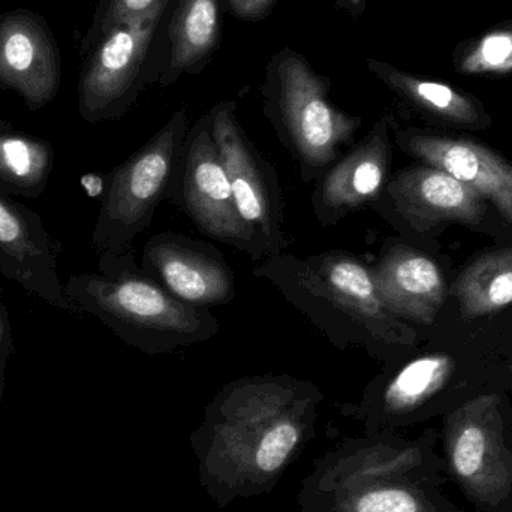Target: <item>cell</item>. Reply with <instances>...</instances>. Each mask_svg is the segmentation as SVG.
<instances>
[{
  "label": "cell",
  "mask_w": 512,
  "mask_h": 512,
  "mask_svg": "<svg viewBox=\"0 0 512 512\" xmlns=\"http://www.w3.org/2000/svg\"><path fill=\"white\" fill-rule=\"evenodd\" d=\"M69 286L84 310L152 357L209 342L221 330L210 309L171 295L138 267L131 252L105 255L101 274L77 277Z\"/></svg>",
  "instance_id": "277c9868"
},
{
  "label": "cell",
  "mask_w": 512,
  "mask_h": 512,
  "mask_svg": "<svg viewBox=\"0 0 512 512\" xmlns=\"http://www.w3.org/2000/svg\"><path fill=\"white\" fill-rule=\"evenodd\" d=\"M331 81L309 60L285 47L271 56L261 86L264 116L277 140L297 162L304 185L315 183L348 147L363 125L330 98Z\"/></svg>",
  "instance_id": "5b68a950"
},
{
  "label": "cell",
  "mask_w": 512,
  "mask_h": 512,
  "mask_svg": "<svg viewBox=\"0 0 512 512\" xmlns=\"http://www.w3.org/2000/svg\"><path fill=\"white\" fill-rule=\"evenodd\" d=\"M454 295L465 319L492 315L512 303V249L478 256L457 277Z\"/></svg>",
  "instance_id": "d6986e66"
},
{
  "label": "cell",
  "mask_w": 512,
  "mask_h": 512,
  "mask_svg": "<svg viewBox=\"0 0 512 512\" xmlns=\"http://www.w3.org/2000/svg\"><path fill=\"white\" fill-rule=\"evenodd\" d=\"M324 394L291 375L224 385L192 436L201 481L218 501L267 492L315 433Z\"/></svg>",
  "instance_id": "6da1fadb"
},
{
  "label": "cell",
  "mask_w": 512,
  "mask_h": 512,
  "mask_svg": "<svg viewBox=\"0 0 512 512\" xmlns=\"http://www.w3.org/2000/svg\"><path fill=\"white\" fill-rule=\"evenodd\" d=\"M0 83L20 93L32 110L59 90V48L45 21L27 9L0 17Z\"/></svg>",
  "instance_id": "5bb4252c"
},
{
  "label": "cell",
  "mask_w": 512,
  "mask_h": 512,
  "mask_svg": "<svg viewBox=\"0 0 512 512\" xmlns=\"http://www.w3.org/2000/svg\"><path fill=\"white\" fill-rule=\"evenodd\" d=\"M439 433L417 439L366 432L345 439L315 462L298 496L301 512H466L444 486Z\"/></svg>",
  "instance_id": "7a4b0ae2"
},
{
  "label": "cell",
  "mask_w": 512,
  "mask_h": 512,
  "mask_svg": "<svg viewBox=\"0 0 512 512\" xmlns=\"http://www.w3.org/2000/svg\"><path fill=\"white\" fill-rule=\"evenodd\" d=\"M442 459L448 480L478 512H512V412L484 393L444 417Z\"/></svg>",
  "instance_id": "8992f818"
},
{
  "label": "cell",
  "mask_w": 512,
  "mask_h": 512,
  "mask_svg": "<svg viewBox=\"0 0 512 512\" xmlns=\"http://www.w3.org/2000/svg\"><path fill=\"white\" fill-rule=\"evenodd\" d=\"M391 159V122L384 117L316 180L310 197L316 221L325 228L336 227L372 207L391 177Z\"/></svg>",
  "instance_id": "4fadbf2b"
},
{
  "label": "cell",
  "mask_w": 512,
  "mask_h": 512,
  "mask_svg": "<svg viewBox=\"0 0 512 512\" xmlns=\"http://www.w3.org/2000/svg\"><path fill=\"white\" fill-rule=\"evenodd\" d=\"M168 201L206 236L252 259H265L254 233L237 210L230 179L213 138L210 111L189 129Z\"/></svg>",
  "instance_id": "ba28073f"
},
{
  "label": "cell",
  "mask_w": 512,
  "mask_h": 512,
  "mask_svg": "<svg viewBox=\"0 0 512 512\" xmlns=\"http://www.w3.org/2000/svg\"><path fill=\"white\" fill-rule=\"evenodd\" d=\"M168 5L120 24L89 51L80 80V111L87 122L116 119L129 110L146 75V63Z\"/></svg>",
  "instance_id": "30bf717a"
},
{
  "label": "cell",
  "mask_w": 512,
  "mask_h": 512,
  "mask_svg": "<svg viewBox=\"0 0 512 512\" xmlns=\"http://www.w3.org/2000/svg\"><path fill=\"white\" fill-rule=\"evenodd\" d=\"M165 5H170V0H99L95 18L81 42V53H89L114 27L146 17Z\"/></svg>",
  "instance_id": "7402d4cb"
},
{
  "label": "cell",
  "mask_w": 512,
  "mask_h": 512,
  "mask_svg": "<svg viewBox=\"0 0 512 512\" xmlns=\"http://www.w3.org/2000/svg\"><path fill=\"white\" fill-rule=\"evenodd\" d=\"M51 153L47 144L23 135H0V177L20 188H35L47 177Z\"/></svg>",
  "instance_id": "44dd1931"
},
{
  "label": "cell",
  "mask_w": 512,
  "mask_h": 512,
  "mask_svg": "<svg viewBox=\"0 0 512 512\" xmlns=\"http://www.w3.org/2000/svg\"><path fill=\"white\" fill-rule=\"evenodd\" d=\"M228 11L243 21H259L270 14L277 0H225Z\"/></svg>",
  "instance_id": "603a6c76"
},
{
  "label": "cell",
  "mask_w": 512,
  "mask_h": 512,
  "mask_svg": "<svg viewBox=\"0 0 512 512\" xmlns=\"http://www.w3.org/2000/svg\"><path fill=\"white\" fill-rule=\"evenodd\" d=\"M189 129L188 108L183 105L111 173L93 234V243L102 255L129 252L132 242L150 227L159 204L168 200Z\"/></svg>",
  "instance_id": "52a82bcc"
},
{
  "label": "cell",
  "mask_w": 512,
  "mask_h": 512,
  "mask_svg": "<svg viewBox=\"0 0 512 512\" xmlns=\"http://www.w3.org/2000/svg\"><path fill=\"white\" fill-rule=\"evenodd\" d=\"M370 209L403 233L427 236L453 222L480 224L486 204L477 192L450 174L423 164L391 176Z\"/></svg>",
  "instance_id": "8fae6325"
},
{
  "label": "cell",
  "mask_w": 512,
  "mask_h": 512,
  "mask_svg": "<svg viewBox=\"0 0 512 512\" xmlns=\"http://www.w3.org/2000/svg\"><path fill=\"white\" fill-rule=\"evenodd\" d=\"M0 271L33 294L65 309H74L63 297L47 246L30 230L20 212L0 198Z\"/></svg>",
  "instance_id": "ac0fdd59"
},
{
  "label": "cell",
  "mask_w": 512,
  "mask_h": 512,
  "mask_svg": "<svg viewBox=\"0 0 512 512\" xmlns=\"http://www.w3.org/2000/svg\"><path fill=\"white\" fill-rule=\"evenodd\" d=\"M6 355H8V351H6L5 325L0 318V397H2L3 366H5Z\"/></svg>",
  "instance_id": "484cf974"
},
{
  "label": "cell",
  "mask_w": 512,
  "mask_h": 512,
  "mask_svg": "<svg viewBox=\"0 0 512 512\" xmlns=\"http://www.w3.org/2000/svg\"><path fill=\"white\" fill-rule=\"evenodd\" d=\"M254 276L274 286L339 351L361 349L391 363L418 345L417 330L388 310L370 265L352 252H283L262 259Z\"/></svg>",
  "instance_id": "3957f363"
},
{
  "label": "cell",
  "mask_w": 512,
  "mask_h": 512,
  "mask_svg": "<svg viewBox=\"0 0 512 512\" xmlns=\"http://www.w3.org/2000/svg\"><path fill=\"white\" fill-rule=\"evenodd\" d=\"M340 5L348 9V12H351L352 15L358 17L363 12L366 0H340Z\"/></svg>",
  "instance_id": "4316f807"
},
{
  "label": "cell",
  "mask_w": 512,
  "mask_h": 512,
  "mask_svg": "<svg viewBox=\"0 0 512 512\" xmlns=\"http://www.w3.org/2000/svg\"><path fill=\"white\" fill-rule=\"evenodd\" d=\"M110 182H105L104 177L98 176V174H89L83 179L84 188L92 198H105L108 188H110Z\"/></svg>",
  "instance_id": "d4e9b609"
},
{
  "label": "cell",
  "mask_w": 512,
  "mask_h": 512,
  "mask_svg": "<svg viewBox=\"0 0 512 512\" xmlns=\"http://www.w3.org/2000/svg\"><path fill=\"white\" fill-rule=\"evenodd\" d=\"M400 149L477 192L512 225V165L492 150L466 140L433 137L414 129L396 131Z\"/></svg>",
  "instance_id": "2e32d148"
},
{
  "label": "cell",
  "mask_w": 512,
  "mask_h": 512,
  "mask_svg": "<svg viewBox=\"0 0 512 512\" xmlns=\"http://www.w3.org/2000/svg\"><path fill=\"white\" fill-rule=\"evenodd\" d=\"M210 117L240 216L254 233L265 258L283 254L291 240L286 236L285 198L276 168L240 125L236 102H219L210 110Z\"/></svg>",
  "instance_id": "9c48e42d"
},
{
  "label": "cell",
  "mask_w": 512,
  "mask_h": 512,
  "mask_svg": "<svg viewBox=\"0 0 512 512\" xmlns=\"http://www.w3.org/2000/svg\"><path fill=\"white\" fill-rule=\"evenodd\" d=\"M379 297L406 324H435L445 300L447 280L435 259L411 243L387 240L370 265Z\"/></svg>",
  "instance_id": "9a60e30c"
},
{
  "label": "cell",
  "mask_w": 512,
  "mask_h": 512,
  "mask_svg": "<svg viewBox=\"0 0 512 512\" xmlns=\"http://www.w3.org/2000/svg\"><path fill=\"white\" fill-rule=\"evenodd\" d=\"M512 53V39L508 36H492L487 39L483 44V56L487 62L492 65H499V63L507 60Z\"/></svg>",
  "instance_id": "cb8c5ba5"
},
{
  "label": "cell",
  "mask_w": 512,
  "mask_h": 512,
  "mask_svg": "<svg viewBox=\"0 0 512 512\" xmlns=\"http://www.w3.org/2000/svg\"><path fill=\"white\" fill-rule=\"evenodd\" d=\"M367 66L382 83L387 84L397 95L417 105L421 110L429 111L442 119L465 123V125L478 123V113L474 105L457 95L450 87L409 77L379 60H367Z\"/></svg>",
  "instance_id": "ffe728a7"
},
{
  "label": "cell",
  "mask_w": 512,
  "mask_h": 512,
  "mask_svg": "<svg viewBox=\"0 0 512 512\" xmlns=\"http://www.w3.org/2000/svg\"><path fill=\"white\" fill-rule=\"evenodd\" d=\"M141 268L191 306H227L236 298V274L222 252L183 234L165 231L147 240Z\"/></svg>",
  "instance_id": "7c38bea8"
},
{
  "label": "cell",
  "mask_w": 512,
  "mask_h": 512,
  "mask_svg": "<svg viewBox=\"0 0 512 512\" xmlns=\"http://www.w3.org/2000/svg\"><path fill=\"white\" fill-rule=\"evenodd\" d=\"M221 36V0H179L168 27L170 48L158 83L168 87L182 75L201 72L215 54Z\"/></svg>",
  "instance_id": "e0dca14e"
}]
</instances>
